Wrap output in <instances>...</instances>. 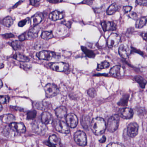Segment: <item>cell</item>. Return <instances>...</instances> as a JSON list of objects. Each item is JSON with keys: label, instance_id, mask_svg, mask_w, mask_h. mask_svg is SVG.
<instances>
[{"label": "cell", "instance_id": "6da1fadb", "mask_svg": "<svg viewBox=\"0 0 147 147\" xmlns=\"http://www.w3.org/2000/svg\"><path fill=\"white\" fill-rule=\"evenodd\" d=\"M105 121L101 117H97L92 120L91 123V128L94 134L100 135L105 132L106 129Z\"/></svg>", "mask_w": 147, "mask_h": 147}, {"label": "cell", "instance_id": "7a4b0ae2", "mask_svg": "<svg viewBox=\"0 0 147 147\" xmlns=\"http://www.w3.org/2000/svg\"><path fill=\"white\" fill-rule=\"evenodd\" d=\"M120 118L118 115H114L109 119L107 123V129L110 133H114L118 129Z\"/></svg>", "mask_w": 147, "mask_h": 147}, {"label": "cell", "instance_id": "3957f363", "mask_svg": "<svg viewBox=\"0 0 147 147\" xmlns=\"http://www.w3.org/2000/svg\"><path fill=\"white\" fill-rule=\"evenodd\" d=\"M32 128L34 133L39 135H43L47 130L46 124L40 121H35L32 124Z\"/></svg>", "mask_w": 147, "mask_h": 147}, {"label": "cell", "instance_id": "277c9868", "mask_svg": "<svg viewBox=\"0 0 147 147\" xmlns=\"http://www.w3.org/2000/svg\"><path fill=\"white\" fill-rule=\"evenodd\" d=\"M54 125L57 131L59 133L68 134L70 133V129L67 123L60 120L56 119L54 121Z\"/></svg>", "mask_w": 147, "mask_h": 147}, {"label": "cell", "instance_id": "5b68a950", "mask_svg": "<svg viewBox=\"0 0 147 147\" xmlns=\"http://www.w3.org/2000/svg\"><path fill=\"white\" fill-rule=\"evenodd\" d=\"M46 96L48 98H52L57 95L59 92V90L57 86L55 84L49 83L45 87Z\"/></svg>", "mask_w": 147, "mask_h": 147}, {"label": "cell", "instance_id": "8992f818", "mask_svg": "<svg viewBox=\"0 0 147 147\" xmlns=\"http://www.w3.org/2000/svg\"><path fill=\"white\" fill-rule=\"evenodd\" d=\"M74 139L78 145L80 146H85L87 145V137L83 131L76 132L74 135Z\"/></svg>", "mask_w": 147, "mask_h": 147}, {"label": "cell", "instance_id": "52a82bcc", "mask_svg": "<svg viewBox=\"0 0 147 147\" xmlns=\"http://www.w3.org/2000/svg\"><path fill=\"white\" fill-rule=\"evenodd\" d=\"M120 37L116 33H112L110 35L107 39V45L110 48L116 47L120 41Z\"/></svg>", "mask_w": 147, "mask_h": 147}, {"label": "cell", "instance_id": "ba28073f", "mask_svg": "<svg viewBox=\"0 0 147 147\" xmlns=\"http://www.w3.org/2000/svg\"><path fill=\"white\" fill-rule=\"evenodd\" d=\"M50 67L55 71L64 72L69 69V65L67 63L63 62L54 63L50 65Z\"/></svg>", "mask_w": 147, "mask_h": 147}, {"label": "cell", "instance_id": "9c48e42d", "mask_svg": "<svg viewBox=\"0 0 147 147\" xmlns=\"http://www.w3.org/2000/svg\"><path fill=\"white\" fill-rule=\"evenodd\" d=\"M2 133L4 136L9 139L14 138L19 134L10 125L4 127L2 131Z\"/></svg>", "mask_w": 147, "mask_h": 147}, {"label": "cell", "instance_id": "30bf717a", "mask_svg": "<svg viewBox=\"0 0 147 147\" xmlns=\"http://www.w3.org/2000/svg\"><path fill=\"white\" fill-rule=\"evenodd\" d=\"M139 128V125L137 123L135 122L130 123L127 127V134L129 137L134 138L138 133Z\"/></svg>", "mask_w": 147, "mask_h": 147}, {"label": "cell", "instance_id": "8fae6325", "mask_svg": "<svg viewBox=\"0 0 147 147\" xmlns=\"http://www.w3.org/2000/svg\"><path fill=\"white\" fill-rule=\"evenodd\" d=\"M55 56V53L49 51H42L37 53V57L39 59L45 60H50Z\"/></svg>", "mask_w": 147, "mask_h": 147}, {"label": "cell", "instance_id": "7c38bea8", "mask_svg": "<svg viewBox=\"0 0 147 147\" xmlns=\"http://www.w3.org/2000/svg\"><path fill=\"white\" fill-rule=\"evenodd\" d=\"M66 122L69 127L74 128L77 126L78 123V119L76 115L70 113L66 116Z\"/></svg>", "mask_w": 147, "mask_h": 147}, {"label": "cell", "instance_id": "4fadbf2b", "mask_svg": "<svg viewBox=\"0 0 147 147\" xmlns=\"http://www.w3.org/2000/svg\"><path fill=\"white\" fill-rule=\"evenodd\" d=\"M110 74L111 76L116 78L122 77L124 75V68L120 66H115L111 69Z\"/></svg>", "mask_w": 147, "mask_h": 147}, {"label": "cell", "instance_id": "5bb4252c", "mask_svg": "<svg viewBox=\"0 0 147 147\" xmlns=\"http://www.w3.org/2000/svg\"><path fill=\"white\" fill-rule=\"evenodd\" d=\"M101 26L104 32L115 31L116 29V24L114 22L103 21L101 23Z\"/></svg>", "mask_w": 147, "mask_h": 147}, {"label": "cell", "instance_id": "9a60e30c", "mask_svg": "<svg viewBox=\"0 0 147 147\" xmlns=\"http://www.w3.org/2000/svg\"><path fill=\"white\" fill-rule=\"evenodd\" d=\"M131 49L128 45H121L119 47V53L122 57L126 59L131 53Z\"/></svg>", "mask_w": 147, "mask_h": 147}, {"label": "cell", "instance_id": "2e32d148", "mask_svg": "<svg viewBox=\"0 0 147 147\" xmlns=\"http://www.w3.org/2000/svg\"><path fill=\"white\" fill-rule=\"evenodd\" d=\"M133 114L134 113L133 110L129 108L121 109L119 112V114L121 117L125 119L132 118L133 116Z\"/></svg>", "mask_w": 147, "mask_h": 147}, {"label": "cell", "instance_id": "e0dca14e", "mask_svg": "<svg viewBox=\"0 0 147 147\" xmlns=\"http://www.w3.org/2000/svg\"><path fill=\"white\" fill-rule=\"evenodd\" d=\"M10 125L19 134L24 133L26 131V128L22 123L13 122L10 123Z\"/></svg>", "mask_w": 147, "mask_h": 147}, {"label": "cell", "instance_id": "ac0fdd59", "mask_svg": "<svg viewBox=\"0 0 147 147\" xmlns=\"http://www.w3.org/2000/svg\"><path fill=\"white\" fill-rule=\"evenodd\" d=\"M44 15L41 12H38L31 17V23L33 27L38 26L44 19Z\"/></svg>", "mask_w": 147, "mask_h": 147}, {"label": "cell", "instance_id": "d6986e66", "mask_svg": "<svg viewBox=\"0 0 147 147\" xmlns=\"http://www.w3.org/2000/svg\"><path fill=\"white\" fill-rule=\"evenodd\" d=\"M40 31V27L36 26L29 30L27 34V38L29 40H33L38 36L39 31Z\"/></svg>", "mask_w": 147, "mask_h": 147}, {"label": "cell", "instance_id": "ffe728a7", "mask_svg": "<svg viewBox=\"0 0 147 147\" xmlns=\"http://www.w3.org/2000/svg\"><path fill=\"white\" fill-rule=\"evenodd\" d=\"M67 27L64 24L59 26L55 30V33L56 35L58 37H61L67 35L68 33Z\"/></svg>", "mask_w": 147, "mask_h": 147}, {"label": "cell", "instance_id": "44dd1931", "mask_svg": "<svg viewBox=\"0 0 147 147\" xmlns=\"http://www.w3.org/2000/svg\"><path fill=\"white\" fill-rule=\"evenodd\" d=\"M41 121L45 124H48L52 122L53 116L47 112H43L41 115Z\"/></svg>", "mask_w": 147, "mask_h": 147}, {"label": "cell", "instance_id": "7402d4cb", "mask_svg": "<svg viewBox=\"0 0 147 147\" xmlns=\"http://www.w3.org/2000/svg\"><path fill=\"white\" fill-rule=\"evenodd\" d=\"M64 14L63 12L58 10H55L51 13L49 15V18L52 20L57 21L63 18Z\"/></svg>", "mask_w": 147, "mask_h": 147}, {"label": "cell", "instance_id": "603a6c76", "mask_svg": "<svg viewBox=\"0 0 147 147\" xmlns=\"http://www.w3.org/2000/svg\"><path fill=\"white\" fill-rule=\"evenodd\" d=\"M55 114L58 118L60 119L63 118L67 115V109L65 107L60 106L55 110Z\"/></svg>", "mask_w": 147, "mask_h": 147}, {"label": "cell", "instance_id": "cb8c5ba5", "mask_svg": "<svg viewBox=\"0 0 147 147\" xmlns=\"http://www.w3.org/2000/svg\"><path fill=\"white\" fill-rule=\"evenodd\" d=\"M15 117L11 114L3 115L0 116V120L3 123H11L15 120Z\"/></svg>", "mask_w": 147, "mask_h": 147}, {"label": "cell", "instance_id": "d4e9b609", "mask_svg": "<svg viewBox=\"0 0 147 147\" xmlns=\"http://www.w3.org/2000/svg\"><path fill=\"white\" fill-rule=\"evenodd\" d=\"M147 22V16H143L137 20L135 23V27L141 29L145 26Z\"/></svg>", "mask_w": 147, "mask_h": 147}, {"label": "cell", "instance_id": "484cf974", "mask_svg": "<svg viewBox=\"0 0 147 147\" xmlns=\"http://www.w3.org/2000/svg\"><path fill=\"white\" fill-rule=\"evenodd\" d=\"M50 143H51L52 147H55L58 145L60 143V140L56 135H51L49 138Z\"/></svg>", "mask_w": 147, "mask_h": 147}, {"label": "cell", "instance_id": "4316f807", "mask_svg": "<svg viewBox=\"0 0 147 147\" xmlns=\"http://www.w3.org/2000/svg\"><path fill=\"white\" fill-rule=\"evenodd\" d=\"M13 58L17 61L22 62H27L30 60L29 57L20 53H16L13 56Z\"/></svg>", "mask_w": 147, "mask_h": 147}, {"label": "cell", "instance_id": "83f0119b", "mask_svg": "<svg viewBox=\"0 0 147 147\" xmlns=\"http://www.w3.org/2000/svg\"><path fill=\"white\" fill-rule=\"evenodd\" d=\"M119 7L115 3L111 4L110 6L109 7L107 10V13L109 15H111L114 14L119 10Z\"/></svg>", "mask_w": 147, "mask_h": 147}, {"label": "cell", "instance_id": "f1b7e54d", "mask_svg": "<svg viewBox=\"0 0 147 147\" xmlns=\"http://www.w3.org/2000/svg\"><path fill=\"white\" fill-rule=\"evenodd\" d=\"M2 23L5 27H10L13 24V20L11 17L10 16H7L3 20Z\"/></svg>", "mask_w": 147, "mask_h": 147}, {"label": "cell", "instance_id": "f546056e", "mask_svg": "<svg viewBox=\"0 0 147 147\" xmlns=\"http://www.w3.org/2000/svg\"><path fill=\"white\" fill-rule=\"evenodd\" d=\"M53 35L52 33L49 31L43 32L41 35V39L45 40H48L49 39L53 38Z\"/></svg>", "mask_w": 147, "mask_h": 147}, {"label": "cell", "instance_id": "4dcf8cb0", "mask_svg": "<svg viewBox=\"0 0 147 147\" xmlns=\"http://www.w3.org/2000/svg\"><path fill=\"white\" fill-rule=\"evenodd\" d=\"M81 49L82 51H83L84 53H85L87 57H90V58H93L95 57V53H94V52L88 49L86 47L82 46Z\"/></svg>", "mask_w": 147, "mask_h": 147}, {"label": "cell", "instance_id": "1f68e13d", "mask_svg": "<svg viewBox=\"0 0 147 147\" xmlns=\"http://www.w3.org/2000/svg\"><path fill=\"white\" fill-rule=\"evenodd\" d=\"M135 80L137 81V82L139 84L141 87L142 88H144L145 87L146 84L147 83V82L145 80L143 79V78L141 76H137L135 77Z\"/></svg>", "mask_w": 147, "mask_h": 147}, {"label": "cell", "instance_id": "d6a6232c", "mask_svg": "<svg viewBox=\"0 0 147 147\" xmlns=\"http://www.w3.org/2000/svg\"><path fill=\"white\" fill-rule=\"evenodd\" d=\"M11 46L14 50L17 51L21 49L22 47V44L20 41L16 40L13 41L11 43Z\"/></svg>", "mask_w": 147, "mask_h": 147}, {"label": "cell", "instance_id": "836d02e7", "mask_svg": "<svg viewBox=\"0 0 147 147\" xmlns=\"http://www.w3.org/2000/svg\"><path fill=\"white\" fill-rule=\"evenodd\" d=\"M36 111L35 110H30L27 114V119L28 120H33L36 116Z\"/></svg>", "mask_w": 147, "mask_h": 147}, {"label": "cell", "instance_id": "e575fe53", "mask_svg": "<svg viewBox=\"0 0 147 147\" xmlns=\"http://www.w3.org/2000/svg\"><path fill=\"white\" fill-rule=\"evenodd\" d=\"M110 66V64L106 61L102 62L101 63L98 64L97 67V70H100L104 69H107Z\"/></svg>", "mask_w": 147, "mask_h": 147}, {"label": "cell", "instance_id": "d590c367", "mask_svg": "<svg viewBox=\"0 0 147 147\" xmlns=\"http://www.w3.org/2000/svg\"><path fill=\"white\" fill-rule=\"evenodd\" d=\"M34 106L35 108L38 109L39 110H45V105L43 104L42 102H35L34 104Z\"/></svg>", "mask_w": 147, "mask_h": 147}, {"label": "cell", "instance_id": "8d00e7d4", "mask_svg": "<svg viewBox=\"0 0 147 147\" xmlns=\"http://www.w3.org/2000/svg\"><path fill=\"white\" fill-rule=\"evenodd\" d=\"M10 100V98L7 95H0V104H5L8 103Z\"/></svg>", "mask_w": 147, "mask_h": 147}, {"label": "cell", "instance_id": "74e56055", "mask_svg": "<svg viewBox=\"0 0 147 147\" xmlns=\"http://www.w3.org/2000/svg\"><path fill=\"white\" fill-rule=\"evenodd\" d=\"M135 4L137 5L147 6V0H136Z\"/></svg>", "mask_w": 147, "mask_h": 147}, {"label": "cell", "instance_id": "f35d334b", "mask_svg": "<svg viewBox=\"0 0 147 147\" xmlns=\"http://www.w3.org/2000/svg\"><path fill=\"white\" fill-rule=\"evenodd\" d=\"M124 145L123 144L119 142H112L107 146V147H124Z\"/></svg>", "mask_w": 147, "mask_h": 147}, {"label": "cell", "instance_id": "ab89813d", "mask_svg": "<svg viewBox=\"0 0 147 147\" xmlns=\"http://www.w3.org/2000/svg\"><path fill=\"white\" fill-rule=\"evenodd\" d=\"M88 94L91 97L93 98L96 95V91L94 88H91L88 90Z\"/></svg>", "mask_w": 147, "mask_h": 147}, {"label": "cell", "instance_id": "60d3db41", "mask_svg": "<svg viewBox=\"0 0 147 147\" xmlns=\"http://www.w3.org/2000/svg\"><path fill=\"white\" fill-rule=\"evenodd\" d=\"M41 0H30V4L33 6L38 7L40 4Z\"/></svg>", "mask_w": 147, "mask_h": 147}, {"label": "cell", "instance_id": "b9f144b4", "mask_svg": "<svg viewBox=\"0 0 147 147\" xmlns=\"http://www.w3.org/2000/svg\"><path fill=\"white\" fill-rule=\"evenodd\" d=\"M3 37L5 39H10L15 37L14 35L12 33H7L4 35H2Z\"/></svg>", "mask_w": 147, "mask_h": 147}, {"label": "cell", "instance_id": "7bdbcfd3", "mask_svg": "<svg viewBox=\"0 0 147 147\" xmlns=\"http://www.w3.org/2000/svg\"><path fill=\"white\" fill-rule=\"evenodd\" d=\"M132 9V7L131 6H125L123 7V10L125 13H128L130 12Z\"/></svg>", "mask_w": 147, "mask_h": 147}, {"label": "cell", "instance_id": "ee69618b", "mask_svg": "<svg viewBox=\"0 0 147 147\" xmlns=\"http://www.w3.org/2000/svg\"><path fill=\"white\" fill-rule=\"evenodd\" d=\"M27 21H28V19H26L20 21L18 23L19 27H24L25 25L27 24Z\"/></svg>", "mask_w": 147, "mask_h": 147}, {"label": "cell", "instance_id": "f6af8a7d", "mask_svg": "<svg viewBox=\"0 0 147 147\" xmlns=\"http://www.w3.org/2000/svg\"><path fill=\"white\" fill-rule=\"evenodd\" d=\"M129 16L130 18L133 19L134 20H136L138 18V15L135 12L131 13L129 14Z\"/></svg>", "mask_w": 147, "mask_h": 147}, {"label": "cell", "instance_id": "bcb514c9", "mask_svg": "<svg viewBox=\"0 0 147 147\" xmlns=\"http://www.w3.org/2000/svg\"><path fill=\"white\" fill-rule=\"evenodd\" d=\"M48 2L52 4H57L63 2V0H46Z\"/></svg>", "mask_w": 147, "mask_h": 147}, {"label": "cell", "instance_id": "7dc6e473", "mask_svg": "<svg viewBox=\"0 0 147 147\" xmlns=\"http://www.w3.org/2000/svg\"><path fill=\"white\" fill-rule=\"evenodd\" d=\"M82 3L84 4L91 5L93 3V0H84Z\"/></svg>", "mask_w": 147, "mask_h": 147}, {"label": "cell", "instance_id": "c3c4849f", "mask_svg": "<svg viewBox=\"0 0 147 147\" xmlns=\"http://www.w3.org/2000/svg\"><path fill=\"white\" fill-rule=\"evenodd\" d=\"M26 39V36L24 34H22L19 36V39L20 41H24Z\"/></svg>", "mask_w": 147, "mask_h": 147}, {"label": "cell", "instance_id": "681fc988", "mask_svg": "<svg viewBox=\"0 0 147 147\" xmlns=\"http://www.w3.org/2000/svg\"><path fill=\"white\" fill-rule=\"evenodd\" d=\"M106 140V138L105 136H103L102 138H101L100 140H99V142L100 143H104L105 142V141Z\"/></svg>", "mask_w": 147, "mask_h": 147}, {"label": "cell", "instance_id": "f907efd6", "mask_svg": "<svg viewBox=\"0 0 147 147\" xmlns=\"http://www.w3.org/2000/svg\"><path fill=\"white\" fill-rule=\"evenodd\" d=\"M141 35L144 39L147 41V33H142Z\"/></svg>", "mask_w": 147, "mask_h": 147}, {"label": "cell", "instance_id": "816d5d0a", "mask_svg": "<svg viewBox=\"0 0 147 147\" xmlns=\"http://www.w3.org/2000/svg\"><path fill=\"white\" fill-rule=\"evenodd\" d=\"M4 67V65L3 63H1V66H0V68H1V69L3 68Z\"/></svg>", "mask_w": 147, "mask_h": 147}, {"label": "cell", "instance_id": "f5cc1de1", "mask_svg": "<svg viewBox=\"0 0 147 147\" xmlns=\"http://www.w3.org/2000/svg\"><path fill=\"white\" fill-rule=\"evenodd\" d=\"M2 86H3V84H2V82L1 81H0V88H2Z\"/></svg>", "mask_w": 147, "mask_h": 147}, {"label": "cell", "instance_id": "db71d44e", "mask_svg": "<svg viewBox=\"0 0 147 147\" xmlns=\"http://www.w3.org/2000/svg\"><path fill=\"white\" fill-rule=\"evenodd\" d=\"M0 111H1L2 110V109H3V107H2V105H1V104L0 105Z\"/></svg>", "mask_w": 147, "mask_h": 147}]
</instances>
